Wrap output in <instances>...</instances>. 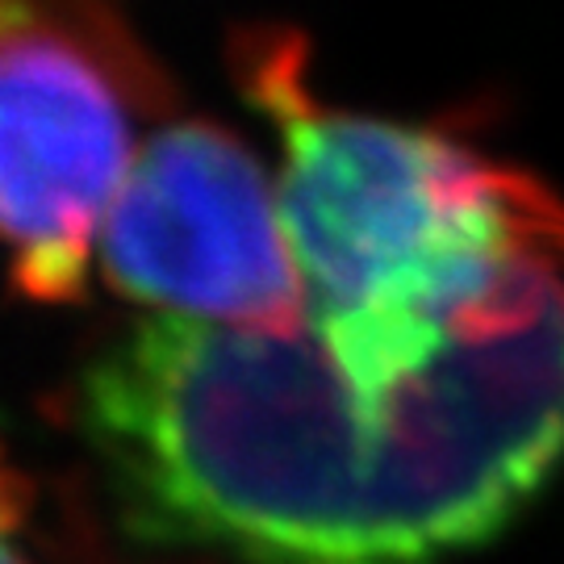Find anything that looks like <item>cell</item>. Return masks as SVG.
<instances>
[{
    "mask_svg": "<svg viewBox=\"0 0 564 564\" xmlns=\"http://www.w3.org/2000/svg\"><path fill=\"white\" fill-rule=\"evenodd\" d=\"M76 423L142 540L247 564H444L564 460V281L535 268L389 393L297 335L147 318L84 372Z\"/></svg>",
    "mask_w": 564,
    "mask_h": 564,
    "instance_id": "obj_1",
    "label": "cell"
},
{
    "mask_svg": "<svg viewBox=\"0 0 564 564\" xmlns=\"http://www.w3.org/2000/svg\"><path fill=\"white\" fill-rule=\"evenodd\" d=\"M251 101L281 130V218L310 314H477L531 268H564V202L540 176L440 126L318 101L305 42L242 51Z\"/></svg>",
    "mask_w": 564,
    "mask_h": 564,
    "instance_id": "obj_2",
    "label": "cell"
},
{
    "mask_svg": "<svg viewBox=\"0 0 564 564\" xmlns=\"http://www.w3.org/2000/svg\"><path fill=\"white\" fill-rule=\"evenodd\" d=\"M105 276L176 318L297 335L310 289L289 247L281 197L256 155L214 121L147 142L101 230Z\"/></svg>",
    "mask_w": 564,
    "mask_h": 564,
    "instance_id": "obj_3",
    "label": "cell"
},
{
    "mask_svg": "<svg viewBox=\"0 0 564 564\" xmlns=\"http://www.w3.org/2000/svg\"><path fill=\"white\" fill-rule=\"evenodd\" d=\"M130 163L126 113L76 46L0 39V242L34 302H72Z\"/></svg>",
    "mask_w": 564,
    "mask_h": 564,
    "instance_id": "obj_4",
    "label": "cell"
},
{
    "mask_svg": "<svg viewBox=\"0 0 564 564\" xmlns=\"http://www.w3.org/2000/svg\"><path fill=\"white\" fill-rule=\"evenodd\" d=\"M21 519H25V489L0 447V564H30L21 547Z\"/></svg>",
    "mask_w": 564,
    "mask_h": 564,
    "instance_id": "obj_5",
    "label": "cell"
}]
</instances>
